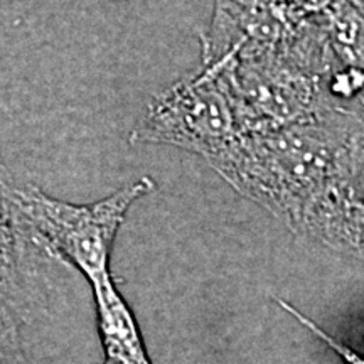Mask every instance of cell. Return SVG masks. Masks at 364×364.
Instances as JSON below:
<instances>
[{
	"label": "cell",
	"mask_w": 364,
	"mask_h": 364,
	"mask_svg": "<svg viewBox=\"0 0 364 364\" xmlns=\"http://www.w3.org/2000/svg\"><path fill=\"white\" fill-rule=\"evenodd\" d=\"M152 189L154 182L144 177L83 206L58 201L38 188L14 191L9 201L36 243L78 268L93 287L112 277L108 265L118 228L132 204Z\"/></svg>",
	"instance_id": "1"
},
{
	"label": "cell",
	"mask_w": 364,
	"mask_h": 364,
	"mask_svg": "<svg viewBox=\"0 0 364 364\" xmlns=\"http://www.w3.org/2000/svg\"><path fill=\"white\" fill-rule=\"evenodd\" d=\"M233 117L225 93L209 78L181 85L154 108L140 136L167 140L203 154H218L228 139Z\"/></svg>",
	"instance_id": "2"
},
{
	"label": "cell",
	"mask_w": 364,
	"mask_h": 364,
	"mask_svg": "<svg viewBox=\"0 0 364 364\" xmlns=\"http://www.w3.org/2000/svg\"><path fill=\"white\" fill-rule=\"evenodd\" d=\"M93 294L103 348L102 364H152L134 314L112 277L93 285Z\"/></svg>",
	"instance_id": "3"
},
{
	"label": "cell",
	"mask_w": 364,
	"mask_h": 364,
	"mask_svg": "<svg viewBox=\"0 0 364 364\" xmlns=\"http://www.w3.org/2000/svg\"><path fill=\"white\" fill-rule=\"evenodd\" d=\"M275 302L279 304V306L284 309L285 312H289L290 316H294L295 318H297V321L304 327H307V329L311 331L317 339H321L322 343L327 346V348H331L332 351H334L341 359H343L344 364H364V356H363V354H359L358 351H354L353 348H349V346H346V344L341 343V341H338L336 338H332L329 332H326L324 329H322V327H318L316 322L312 321V318H309L307 316H304L302 312H299L297 309H295L294 306H290L289 302H285L284 299H275Z\"/></svg>",
	"instance_id": "4"
},
{
	"label": "cell",
	"mask_w": 364,
	"mask_h": 364,
	"mask_svg": "<svg viewBox=\"0 0 364 364\" xmlns=\"http://www.w3.org/2000/svg\"><path fill=\"white\" fill-rule=\"evenodd\" d=\"M299 19H307L311 16H327L332 9L343 0H280Z\"/></svg>",
	"instance_id": "5"
},
{
	"label": "cell",
	"mask_w": 364,
	"mask_h": 364,
	"mask_svg": "<svg viewBox=\"0 0 364 364\" xmlns=\"http://www.w3.org/2000/svg\"><path fill=\"white\" fill-rule=\"evenodd\" d=\"M2 364H31L22 351L16 327L7 326L6 322L2 329Z\"/></svg>",
	"instance_id": "6"
}]
</instances>
